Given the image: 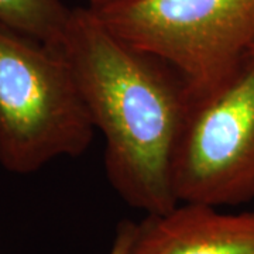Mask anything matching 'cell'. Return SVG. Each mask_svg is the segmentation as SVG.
<instances>
[{
  "label": "cell",
  "mask_w": 254,
  "mask_h": 254,
  "mask_svg": "<svg viewBox=\"0 0 254 254\" xmlns=\"http://www.w3.org/2000/svg\"><path fill=\"white\" fill-rule=\"evenodd\" d=\"M58 48L96 131L108 181L131 208L158 215L180 202L173 161L192 95L170 63L115 34L89 7L71 10Z\"/></svg>",
  "instance_id": "1"
},
{
  "label": "cell",
  "mask_w": 254,
  "mask_h": 254,
  "mask_svg": "<svg viewBox=\"0 0 254 254\" xmlns=\"http://www.w3.org/2000/svg\"><path fill=\"white\" fill-rule=\"evenodd\" d=\"M95 133L61 50L0 23V165L36 173L83 154Z\"/></svg>",
  "instance_id": "2"
},
{
  "label": "cell",
  "mask_w": 254,
  "mask_h": 254,
  "mask_svg": "<svg viewBox=\"0 0 254 254\" xmlns=\"http://www.w3.org/2000/svg\"><path fill=\"white\" fill-rule=\"evenodd\" d=\"M95 13L120 38L178 69L192 100L225 85L254 44V0H128Z\"/></svg>",
  "instance_id": "3"
},
{
  "label": "cell",
  "mask_w": 254,
  "mask_h": 254,
  "mask_svg": "<svg viewBox=\"0 0 254 254\" xmlns=\"http://www.w3.org/2000/svg\"><path fill=\"white\" fill-rule=\"evenodd\" d=\"M178 202L237 206L254 199V54L208 96L192 100L173 161Z\"/></svg>",
  "instance_id": "4"
},
{
  "label": "cell",
  "mask_w": 254,
  "mask_h": 254,
  "mask_svg": "<svg viewBox=\"0 0 254 254\" xmlns=\"http://www.w3.org/2000/svg\"><path fill=\"white\" fill-rule=\"evenodd\" d=\"M127 254H254V209L227 213L180 202L137 223Z\"/></svg>",
  "instance_id": "5"
},
{
  "label": "cell",
  "mask_w": 254,
  "mask_h": 254,
  "mask_svg": "<svg viewBox=\"0 0 254 254\" xmlns=\"http://www.w3.org/2000/svg\"><path fill=\"white\" fill-rule=\"evenodd\" d=\"M71 10L63 0H0V23L58 46Z\"/></svg>",
  "instance_id": "6"
},
{
  "label": "cell",
  "mask_w": 254,
  "mask_h": 254,
  "mask_svg": "<svg viewBox=\"0 0 254 254\" xmlns=\"http://www.w3.org/2000/svg\"><path fill=\"white\" fill-rule=\"evenodd\" d=\"M136 225L131 220H122L116 229V236L113 240V245L110 247L109 254H127L134 239Z\"/></svg>",
  "instance_id": "7"
},
{
  "label": "cell",
  "mask_w": 254,
  "mask_h": 254,
  "mask_svg": "<svg viewBox=\"0 0 254 254\" xmlns=\"http://www.w3.org/2000/svg\"><path fill=\"white\" fill-rule=\"evenodd\" d=\"M125 1H128V0H86L88 6L93 11H100V10L109 9L112 6H116V4H120V3H125Z\"/></svg>",
  "instance_id": "8"
},
{
  "label": "cell",
  "mask_w": 254,
  "mask_h": 254,
  "mask_svg": "<svg viewBox=\"0 0 254 254\" xmlns=\"http://www.w3.org/2000/svg\"><path fill=\"white\" fill-rule=\"evenodd\" d=\"M250 53H252V54H254V44L252 46V48H250Z\"/></svg>",
  "instance_id": "9"
}]
</instances>
